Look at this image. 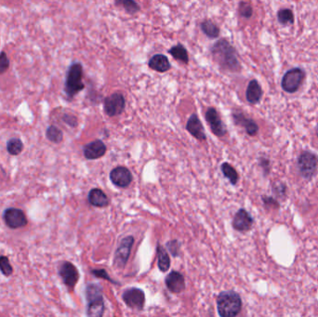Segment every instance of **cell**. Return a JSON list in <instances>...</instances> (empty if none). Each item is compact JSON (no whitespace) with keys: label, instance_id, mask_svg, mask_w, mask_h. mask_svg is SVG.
<instances>
[{"label":"cell","instance_id":"25","mask_svg":"<svg viewBox=\"0 0 318 317\" xmlns=\"http://www.w3.org/2000/svg\"><path fill=\"white\" fill-rule=\"evenodd\" d=\"M115 6L122 7L124 10L130 14L135 15L140 11V6L135 0H115Z\"/></svg>","mask_w":318,"mask_h":317},{"label":"cell","instance_id":"12","mask_svg":"<svg viewBox=\"0 0 318 317\" xmlns=\"http://www.w3.org/2000/svg\"><path fill=\"white\" fill-rule=\"evenodd\" d=\"M205 118L214 135H216L217 137H223L226 134V127L222 122L218 111L214 107H210L207 110Z\"/></svg>","mask_w":318,"mask_h":317},{"label":"cell","instance_id":"14","mask_svg":"<svg viewBox=\"0 0 318 317\" xmlns=\"http://www.w3.org/2000/svg\"><path fill=\"white\" fill-rule=\"evenodd\" d=\"M232 116H233V120L235 124L237 126H240V127L244 128L246 132L249 136H255L259 132V127H258L256 122L253 119L247 117L242 112L235 111V112H233Z\"/></svg>","mask_w":318,"mask_h":317},{"label":"cell","instance_id":"23","mask_svg":"<svg viewBox=\"0 0 318 317\" xmlns=\"http://www.w3.org/2000/svg\"><path fill=\"white\" fill-rule=\"evenodd\" d=\"M200 28H201V31L209 38L215 39L220 36V33H221L220 27L211 20H204L203 22L200 24Z\"/></svg>","mask_w":318,"mask_h":317},{"label":"cell","instance_id":"11","mask_svg":"<svg viewBox=\"0 0 318 317\" xmlns=\"http://www.w3.org/2000/svg\"><path fill=\"white\" fill-rule=\"evenodd\" d=\"M122 299L126 305L133 310L141 311L144 307L145 295L144 292L140 289L132 288L126 290L122 294Z\"/></svg>","mask_w":318,"mask_h":317},{"label":"cell","instance_id":"26","mask_svg":"<svg viewBox=\"0 0 318 317\" xmlns=\"http://www.w3.org/2000/svg\"><path fill=\"white\" fill-rule=\"evenodd\" d=\"M221 168L222 174L229 180L232 185H236L238 184L239 180L238 173L235 167L231 166L229 163H223L221 165Z\"/></svg>","mask_w":318,"mask_h":317},{"label":"cell","instance_id":"22","mask_svg":"<svg viewBox=\"0 0 318 317\" xmlns=\"http://www.w3.org/2000/svg\"><path fill=\"white\" fill-rule=\"evenodd\" d=\"M168 53H169L175 60L182 62L185 64H188L189 63V54L186 50V47L181 43L171 47L168 51Z\"/></svg>","mask_w":318,"mask_h":317},{"label":"cell","instance_id":"30","mask_svg":"<svg viewBox=\"0 0 318 317\" xmlns=\"http://www.w3.org/2000/svg\"><path fill=\"white\" fill-rule=\"evenodd\" d=\"M0 272L7 277H9L13 273V267L10 264L9 257L0 256Z\"/></svg>","mask_w":318,"mask_h":317},{"label":"cell","instance_id":"7","mask_svg":"<svg viewBox=\"0 0 318 317\" xmlns=\"http://www.w3.org/2000/svg\"><path fill=\"white\" fill-rule=\"evenodd\" d=\"M3 220L9 229L24 228L28 224L25 211L17 208H8L3 212Z\"/></svg>","mask_w":318,"mask_h":317},{"label":"cell","instance_id":"6","mask_svg":"<svg viewBox=\"0 0 318 317\" xmlns=\"http://www.w3.org/2000/svg\"><path fill=\"white\" fill-rule=\"evenodd\" d=\"M297 165L302 178L311 180L318 170V157L313 152L305 151L300 154Z\"/></svg>","mask_w":318,"mask_h":317},{"label":"cell","instance_id":"5","mask_svg":"<svg viewBox=\"0 0 318 317\" xmlns=\"http://www.w3.org/2000/svg\"><path fill=\"white\" fill-rule=\"evenodd\" d=\"M305 79V72L300 67H294L285 73L281 80V88L287 93H295L299 90Z\"/></svg>","mask_w":318,"mask_h":317},{"label":"cell","instance_id":"17","mask_svg":"<svg viewBox=\"0 0 318 317\" xmlns=\"http://www.w3.org/2000/svg\"><path fill=\"white\" fill-rule=\"evenodd\" d=\"M166 286L172 293L179 294L186 290V281L184 275L177 271L168 273L165 279Z\"/></svg>","mask_w":318,"mask_h":317},{"label":"cell","instance_id":"37","mask_svg":"<svg viewBox=\"0 0 318 317\" xmlns=\"http://www.w3.org/2000/svg\"><path fill=\"white\" fill-rule=\"evenodd\" d=\"M273 190L274 193L277 194L278 196H285L286 195V191H287V187L284 184H278V185H273Z\"/></svg>","mask_w":318,"mask_h":317},{"label":"cell","instance_id":"38","mask_svg":"<svg viewBox=\"0 0 318 317\" xmlns=\"http://www.w3.org/2000/svg\"><path fill=\"white\" fill-rule=\"evenodd\" d=\"M260 165H261V167H263V169L265 170V175H267L269 173V171H270V162H269V160L264 158H260Z\"/></svg>","mask_w":318,"mask_h":317},{"label":"cell","instance_id":"20","mask_svg":"<svg viewBox=\"0 0 318 317\" xmlns=\"http://www.w3.org/2000/svg\"><path fill=\"white\" fill-rule=\"evenodd\" d=\"M148 66L152 70L159 73H166L171 68V63L168 57L164 54H156L152 56L148 62Z\"/></svg>","mask_w":318,"mask_h":317},{"label":"cell","instance_id":"34","mask_svg":"<svg viewBox=\"0 0 318 317\" xmlns=\"http://www.w3.org/2000/svg\"><path fill=\"white\" fill-rule=\"evenodd\" d=\"M62 121L66 125L70 126L71 128H76L79 125V121L77 116L74 115H70V114H64L62 115Z\"/></svg>","mask_w":318,"mask_h":317},{"label":"cell","instance_id":"36","mask_svg":"<svg viewBox=\"0 0 318 317\" xmlns=\"http://www.w3.org/2000/svg\"><path fill=\"white\" fill-rule=\"evenodd\" d=\"M262 198H263V201L265 203V206L273 207V208H279V203H278V201H277L275 198H274V197H271V196H265V195H263Z\"/></svg>","mask_w":318,"mask_h":317},{"label":"cell","instance_id":"16","mask_svg":"<svg viewBox=\"0 0 318 317\" xmlns=\"http://www.w3.org/2000/svg\"><path fill=\"white\" fill-rule=\"evenodd\" d=\"M106 145L101 140L91 141L83 147L84 157L88 160H95L104 157L106 153Z\"/></svg>","mask_w":318,"mask_h":317},{"label":"cell","instance_id":"28","mask_svg":"<svg viewBox=\"0 0 318 317\" xmlns=\"http://www.w3.org/2000/svg\"><path fill=\"white\" fill-rule=\"evenodd\" d=\"M7 151L10 156H19L24 151V142L19 138H12L7 142Z\"/></svg>","mask_w":318,"mask_h":317},{"label":"cell","instance_id":"21","mask_svg":"<svg viewBox=\"0 0 318 317\" xmlns=\"http://www.w3.org/2000/svg\"><path fill=\"white\" fill-rule=\"evenodd\" d=\"M88 202L97 208H106L109 205V199L104 191L101 189H91L88 194Z\"/></svg>","mask_w":318,"mask_h":317},{"label":"cell","instance_id":"33","mask_svg":"<svg viewBox=\"0 0 318 317\" xmlns=\"http://www.w3.org/2000/svg\"><path fill=\"white\" fill-rule=\"evenodd\" d=\"M180 247H181V245L177 240H171L167 243V248L174 257H178L180 255Z\"/></svg>","mask_w":318,"mask_h":317},{"label":"cell","instance_id":"10","mask_svg":"<svg viewBox=\"0 0 318 317\" xmlns=\"http://www.w3.org/2000/svg\"><path fill=\"white\" fill-rule=\"evenodd\" d=\"M133 243H134V238L132 236L126 237L122 239L121 243L119 244L115 253L114 266L116 268H124L125 265L127 264L131 255Z\"/></svg>","mask_w":318,"mask_h":317},{"label":"cell","instance_id":"8","mask_svg":"<svg viewBox=\"0 0 318 317\" xmlns=\"http://www.w3.org/2000/svg\"><path fill=\"white\" fill-rule=\"evenodd\" d=\"M126 106V100L121 92H115L104 101V110L108 116L113 117L121 115Z\"/></svg>","mask_w":318,"mask_h":317},{"label":"cell","instance_id":"4","mask_svg":"<svg viewBox=\"0 0 318 317\" xmlns=\"http://www.w3.org/2000/svg\"><path fill=\"white\" fill-rule=\"evenodd\" d=\"M86 299L88 301L87 316L103 317L105 313V300L102 287L98 284H88L86 288Z\"/></svg>","mask_w":318,"mask_h":317},{"label":"cell","instance_id":"3","mask_svg":"<svg viewBox=\"0 0 318 317\" xmlns=\"http://www.w3.org/2000/svg\"><path fill=\"white\" fill-rule=\"evenodd\" d=\"M82 79L83 65L80 62H73L67 70L64 83V92L68 100H73L77 94L85 88Z\"/></svg>","mask_w":318,"mask_h":317},{"label":"cell","instance_id":"31","mask_svg":"<svg viewBox=\"0 0 318 317\" xmlns=\"http://www.w3.org/2000/svg\"><path fill=\"white\" fill-rule=\"evenodd\" d=\"M239 15L245 19H249L253 15V9L251 5L245 1H240L238 5Z\"/></svg>","mask_w":318,"mask_h":317},{"label":"cell","instance_id":"1","mask_svg":"<svg viewBox=\"0 0 318 317\" xmlns=\"http://www.w3.org/2000/svg\"><path fill=\"white\" fill-rule=\"evenodd\" d=\"M211 53L213 61L218 64L221 71L240 73L242 70L238 51L226 38H221L216 41L211 49Z\"/></svg>","mask_w":318,"mask_h":317},{"label":"cell","instance_id":"19","mask_svg":"<svg viewBox=\"0 0 318 317\" xmlns=\"http://www.w3.org/2000/svg\"><path fill=\"white\" fill-rule=\"evenodd\" d=\"M264 95V90L256 79L250 80L246 90V99L250 105H257L261 102Z\"/></svg>","mask_w":318,"mask_h":317},{"label":"cell","instance_id":"2","mask_svg":"<svg viewBox=\"0 0 318 317\" xmlns=\"http://www.w3.org/2000/svg\"><path fill=\"white\" fill-rule=\"evenodd\" d=\"M217 308L221 317H237L242 309V300L235 291H223L217 298Z\"/></svg>","mask_w":318,"mask_h":317},{"label":"cell","instance_id":"9","mask_svg":"<svg viewBox=\"0 0 318 317\" xmlns=\"http://www.w3.org/2000/svg\"><path fill=\"white\" fill-rule=\"evenodd\" d=\"M58 272L63 284L70 291H73L80 280V273L78 268L70 262H63L60 265Z\"/></svg>","mask_w":318,"mask_h":317},{"label":"cell","instance_id":"32","mask_svg":"<svg viewBox=\"0 0 318 317\" xmlns=\"http://www.w3.org/2000/svg\"><path fill=\"white\" fill-rule=\"evenodd\" d=\"M9 60L7 54L2 52L0 53V75H3L9 70Z\"/></svg>","mask_w":318,"mask_h":317},{"label":"cell","instance_id":"18","mask_svg":"<svg viewBox=\"0 0 318 317\" xmlns=\"http://www.w3.org/2000/svg\"><path fill=\"white\" fill-rule=\"evenodd\" d=\"M186 131L198 141H205L207 138L202 122L196 114H193L189 117L186 124Z\"/></svg>","mask_w":318,"mask_h":317},{"label":"cell","instance_id":"24","mask_svg":"<svg viewBox=\"0 0 318 317\" xmlns=\"http://www.w3.org/2000/svg\"><path fill=\"white\" fill-rule=\"evenodd\" d=\"M158 258H159V270L163 273L167 272L170 267V259L167 250L161 245H158Z\"/></svg>","mask_w":318,"mask_h":317},{"label":"cell","instance_id":"35","mask_svg":"<svg viewBox=\"0 0 318 317\" xmlns=\"http://www.w3.org/2000/svg\"><path fill=\"white\" fill-rule=\"evenodd\" d=\"M91 273L95 276V277H97V278H103V279H105V280H108L109 282L113 283V284H115V281L108 275V273H107V272H106V270H104V269H102V270H99V269H95V270H92L91 271Z\"/></svg>","mask_w":318,"mask_h":317},{"label":"cell","instance_id":"15","mask_svg":"<svg viewBox=\"0 0 318 317\" xmlns=\"http://www.w3.org/2000/svg\"><path fill=\"white\" fill-rule=\"evenodd\" d=\"M253 222L254 220L251 215L246 210L240 209L234 217L233 227L239 232H247L251 229Z\"/></svg>","mask_w":318,"mask_h":317},{"label":"cell","instance_id":"39","mask_svg":"<svg viewBox=\"0 0 318 317\" xmlns=\"http://www.w3.org/2000/svg\"><path fill=\"white\" fill-rule=\"evenodd\" d=\"M317 135H318V127H317Z\"/></svg>","mask_w":318,"mask_h":317},{"label":"cell","instance_id":"29","mask_svg":"<svg viewBox=\"0 0 318 317\" xmlns=\"http://www.w3.org/2000/svg\"><path fill=\"white\" fill-rule=\"evenodd\" d=\"M278 23L282 26L293 25L294 24V14L291 9H281L277 12Z\"/></svg>","mask_w":318,"mask_h":317},{"label":"cell","instance_id":"27","mask_svg":"<svg viewBox=\"0 0 318 317\" xmlns=\"http://www.w3.org/2000/svg\"><path fill=\"white\" fill-rule=\"evenodd\" d=\"M46 137L53 143H60L63 140V133L58 127L52 125L46 131Z\"/></svg>","mask_w":318,"mask_h":317},{"label":"cell","instance_id":"13","mask_svg":"<svg viewBox=\"0 0 318 317\" xmlns=\"http://www.w3.org/2000/svg\"><path fill=\"white\" fill-rule=\"evenodd\" d=\"M111 182L119 188H127L132 182V175L129 168L116 167L110 173Z\"/></svg>","mask_w":318,"mask_h":317}]
</instances>
